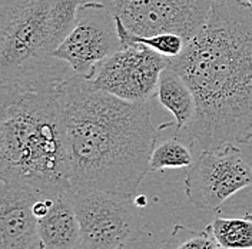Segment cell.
Returning a JSON list of instances; mask_svg holds the SVG:
<instances>
[{
	"mask_svg": "<svg viewBox=\"0 0 252 249\" xmlns=\"http://www.w3.org/2000/svg\"><path fill=\"white\" fill-rule=\"evenodd\" d=\"M169 66L189 85L196 113L184 129L204 149L252 138V6L212 0L208 19Z\"/></svg>",
	"mask_w": 252,
	"mask_h": 249,
	"instance_id": "1",
	"label": "cell"
},
{
	"mask_svg": "<svg viewBox=\"0 0 252 249\" xmlns=\"http://www.w3.org/2000/svg\"><path fill=\"white\" fill-rule=\"evenodd\" d=\"M72 192L135 198L151 172L159 129L149 103L129 102L72 75L63 82Z\"/></svg>",
	"mask_w": 252,
	"mask_h": 249,
	"instance_id": "2",
	"label": "cell"
},
{
	"mask_svg": "<svg viewBox=\"0 0 252 249\" xmlns=\"http://www.w3.org/2000/svg\"><path fill=\"white\" fill-rule=\"evenodd\" d=\"M66 80V79H64ZM1 94L0 179L43 196L72 190L63 82Z\"/></svg>",
	"mask_w": 252,
	"mask_h": 249,
	"instance_id": "3",
	"label": "cell"
},
{
	"mask_svg": "<svg viewBox=\"0 0 252 249\" xmlns=\"http://www.w3.org/2000/svg\"><path fill=\"white\" fill-rule=\"evenodd\" d=\"M82 0H0V93L75 75L55 58L72 31Z\"/></svg>",
	"mask_w": 252,
	"mask_h": 249,
	"instance_id": "4",
	"label": "cell"
},
{
	"mask_svg": "<svg viewBox=\"0 0 252 249\" xmlns=\"http://www.w3.org/2000/svg\"><path fill=\"white\" fill-rule=\"evenodd\" d=\"M80 223L82 249H121L143 232L139 208L132 198L100 190L72 192Z\"/></svg>",
	"mask_w": 252,
	"mask_h": 249,
	"instance_id": "5",
	"label": "cell"
},
{
	"mask_svg": "<svg viewBox=\"0 0 252 249\" xmlns=\"http://www.w3.org/2000/svg\"><path fill=\"white\" fill-rule=\"evenodd\" d=\"M136 36L175 33L189 42L205 25L212 0H100Z\"/></svg>",
	"mask_w": 252,
	"mask_h": 249,
	"instance_id": "6",
	"label": "cell"
},
{
	"mask_svg": "<svg viewBox=\"0 0 252 249\" xmlns=\"http://www.w3.org/2000/svg\"><path fill=\"white\" fill-rule=\"evenodd\" d=\"M248 187H252V166L234 145L204 149L185 178L188 201L208 212H220L231 196Z\"/></svg>",
	"mask_w": 252,
	"mask_h": 249,
	"instance_id": "7",
	"label": "cell"
},
{
	"mask_svg": "<svg viewBox=\"0 0 252 249\" xmlns=\"http://www.w3.org/2000/svg\"><path fill=\"white\" fill-rule=\"evenodd\" d=\"M124 47L115 15L102 1H85L55 58L67 63L75 75L92 79L96 67Z\"/></svg>",
	"mask_w": 252,
	"mask_h": 249,
	"instance_id": "8",
	"label": "cell"
},
{
	"mask_svg": "<svg viewBox=\"0 0 252 249\" xmlns=\"http://www.w3.org/2000/svg\"><path fill=\"white\" fill-rule=\"evenodd\" d=\"M168 66V58L130 43L100 63L89 80L96 89L124 100L149 103L157 97L160 73Z\"/></svg>",
	"mask_w": 252,
	"mask_h": 249,
	"instance_id": "9",
	"label": "cell"
},
{
	"mask_svg": "<svg viewBox=\"0 0 252 249\" xmlns=\"http://www.w3.org/2000/svg\"><path fill=\"white\" fill-rule=\"evenodd\" d=\"M43 195L1 182L0 249H43L33 205Z\"/></svg>",
	"mask_w": 252,
	"mask_h": 249,
	"instance_id": "10",
	"label": "cell"
},
{
	"mask_svg": "<svg viewBox=\"0 0 252 249\" xmlns=\"http://www.w3.org/2000/svg\"><path fill=\"white\" fill-rule=\"evenodd\" d=\"M43 249H76L80 245V223L72 202V190L55 196L46 217L37 219Z\"/></svg>",
	"mask_w": 252,
	"mask_h": 249,
	"instance_id": "11",
	"label": "cell"
},
{
	"mask_svg": "<svg viewBox=\"0 0 252 249\" xmlns=\"http://www.w3.org/2000/svg\"><path fill=\"white\" fill-rule=\"evenodd\" d=\"M158 102L172 113L176 132L185 129L195 118L196 99L184 78L171 66L160 73L157 92Z\"/></svg>",
	"mask_w": 252,
	"mask_h": 249,
	"instance_id": "12",
	"label": "cell"
},
{
	"mask_svg": "<svg viewBox=\"0 0 252 249\" xmlns=\"http://www.w3.org/2000/svg\"><path fill=\"white\" fill-rule=\"evenodd\" d=\"M206 229L222 249L252 248V212L242 218H215Z\"/></svg>",
	"mask_w": 252,
	"mask_h": 249,
	"instance_id": "13",
	"label": "cell"
},
{
	"mask_svg": "<svg viewBox=\"0 0 252 249\" xmlns=\"http://www.w3.org/2000/svg\"><path fill=\"white\" fill-rule=\"evenodd\" d=\"M116 25H118V31L125 46L130 43L143 45V46L151 47L152 50H155L157 53L168 59H173L179 56L187 45V40L182 36L175 34V33H163V34H155V36H136L127 31L125 25L118 17H116Z\"/></svg>",
	"mask_w": 252,
	"mask_h": 249,
	"instance_id": "14",
	"label": "cell"
},
{
	"mask_svg": "<svg viewBox=\"0 0 252 249\" xmlns=\"http://www.w3.org/2000/svg\"><path fill=\"white\" fill-rule=\"evenodd\" d=\"M192 148L178 139L162 142L154 149L151 156V172L165 169H182L192 166Z\"/></svg>",
	"mask_w": 252,
	"mask_h": 249,
	"instance_id": "15",
	"label": "cell"
},
{
	"mask_svg": "<svg viewBox=\"0 0 252 249\" xmlns=\"http://www.w3.org/2000/svg\"><path fill=\"white\" fill-rule=\"evenodd\" d=\"M160 249H222L214 239L211 232L190 229L187 225L176 223L169 238Z\"/></svg>",
	"mask_w": 252,
	"mask_h": 249,
	"instance_id": "16",
	"label": "cell"
},
{
	"mask_svg": "<svg viewBox=\"0 0 252 249\" xmlns=\"http://www.w3.org/2000/svg\"><path fill=\"white\" fill-rule=\"evenodd\" d=\"M133 202H135V205H136L138 208H143V206L148 205V199H146L145 195H138V196L133 198Z\"/></svg>",
	"mask_w": 252,
	"mask_h": 249,
	"instance_id": "17",
	"label": "cell"
},
{
	"mask_svg": "<svg viewBox=\"0 0 252 249\" xmlns=\"http://www.w3.org/2000/svg\"><path fill=\"white\" fill-rule=\"evenodd\" d=\"M247 1H248V3H250V4L252 6V0H247Z\"/></svg>",
	"mask_w": 252,
	"mask_h": 249,
	"instance_id": "18",
	"label": "cell"
},
{
	"mask_svg": "<svg viewBox=\"0 0 252 249\" xmlns=\"http://www.w3.org/2000/svg\"><path fill=\"white\" fill-rule=\"evenodd\" d=\"M121 249H127V248H126V247H122V248H121Z\"/></svg>",
	"mask_w": 252,
	"mask_h": 249,
	"instance_id": "19",
	"label": "cell"
},
{
	"mask_svg": "<svg viewBox=\"0 0 252 249\" xmlns=\"http://www.w3.org/2000/svg\"><path fill=\"white\" fill-rule=\"evenodd\" d=\"M251 249H252V248H251Z\"/></svg>",
	"mask_w": 252,
	"mask_h": 249,
	"instance_id": "20",
	"label": "cell"
}]
</instances>
